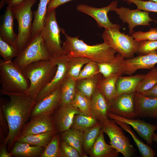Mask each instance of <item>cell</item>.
<instances>
[{"label":"cell","instance_id":"44","mask_svg":"<svg viewBox=\"0 0 157 157\" xmlns=\"http://www.w3.org/2000/svg\"><path fill=\"white\" fill-rule=\"evenodd\" d=\"M61 157H81L78 151L65 141L60 142Z\"/></svg>","mask_w":157,"mask_h":157},{"label":"cell","instance_id":"46","mask_svg":"<svg viewBox=\"0 0 157 157\" xmlns=\"http://www.w3.org/2000/svg\"><path fill=\"white\" fill-rule=\"evenodd\" d=\"M6 122L7 121L3 116L1 108H0V128L2 129L4 134L6 133L8 135L9 131V127L8 123Z\"/></svg>","mask_w":157,"mask_h":157},{"label":"cell","instance_id":"12","mask_svg":"<svg viewBox=\"0 0 157 157\" xmlns=\"http://www.w3.org/2000/svg\"><path fill=\"white\" fill-rule=\"evenodd\" d=\"M117 1H113L107 6L96 8L85 4H80L76 8L79 11L86 14L93 18L96 21L99 27L109 29L120 27L119 24H113L110 20L107 15L110 11H114L117 8Z\"/></svg>","mask_w":157,"mask_h":157},{"label":"cell","instance_id":"7","mask_svg":"<svg viewBox=\"0 0 157 157\" xmlns=\"http://www.w3.org/2000/svg\"><path fill=\"white\" fill-rule=\"evenodd\" d=\"M51 59L40 32L31 37L27 44L19 52L13 61L22 69L27 65L34 62L50 60Z\"/></svg>","mask_w":157,"mask_h":157},{"label":"cell","instance_id":"22","mask_svg":"<svg viewBox=\"0 0 157 157\" xmlns=\"http://www.w3.org/2000/svg\"><path fill=\"white\" fill-rule=\"evenodd\" d=\"M104 132L101 130L92 147L88 153L91 157H117L119 153L105 140Z\"/></svg>","mask_w":157,"mask_h":157},{"label":"cell","instance_id":"39","mask_svg":"<svg viewBox=\"0 0 157 157\" xmlns=\"http://www.w3.org/2000/svg\"><path fill=\"white\" fill-rule=\"evenodd\" d=\"M19 51L16 47L12 45L0 37V55L5 61H9L17 56Z\"/></svg>","mask_w":157,"mask_h":157},{"label":"cell","instance_id":"14","mask_svg":"<svg viewBox=\"0 0 157 157\" xmlns=\"http://www.w3.org/2000/svg\"><path fill=\"white\" fill-rule=\"evenodd\" d=\"M134 93L118 95L110 103L108 112L128 118L137 116L134 103Z\"/></svg>","mask_w":157,"mask_h":157},{"label":"cell","instance_id":"13","mask_svg":"<svg viewBox=\"0 0 157 157\" xmlns=\"http://www.w3.org/2000/svg\"><path fill=\"white\" fill-rule=\"evenodd\" d=\"M114 11L119 16V18L123 23H127L129 25V35L133 33V28L139 26H149L151 21H157L152 19L149 16L148 12L144 11L137 8L135 10H131L129 8L121 7L116 8Z\"/></svg>","mask_w":157,"mask_h":157},{"label":"cell","instance_id":"2","mask_svg":"<svg viewBox=\"0 0 157 157\" xmlns=\"http://www.w3.org/2000/svg\"><path fill=\"white\" fill-rule=\"evenodd\" d=\"M61 32L65 37L62 48L65 55L69 58L83 57L98 64L111 62L115 58L116 51L104 42L89 45L79 39L78 36H69L63 28H61Z\"/></svg>","mask_w":157,"mask_h":157},{"label":"cell","instance_id":"45","mask_svg":"<svg viewBox=\"0 0 157 157\" xmlns=\"http://www.w3.org/2000/svg\"><path fill=\"white\" fill-rule=\"evenodd\" d=\"M72 0H51L47 7V12L55 10L59 6Z\"/></svg>","mask_w":157,"mask_h":157},{"label":"cell","instance_id":"36","mask_svg":"<svg viewBox=\"0 0 157 157\" xmlns=\"http://www.w3.org/2000/svg\"><path fill=\"white\" fill-rule=\"evenodd\" d=\"M157 84V67L152 69L145 74L139 82L136 92L142 93L152 88Z\"/></svg>","mask_w":157,"mask_h":157},{"label":"cell","instance_id":"5","mask_svg":"<svg viewBox=\"0 0 157 157\" xmlns=\"http://www.w3.org/2000/svg\"><path fill=\"white\" fill-rule=\"evenodd\" d=\"M37 0H24L12 8L14 19L18 24V33L16 47L19 52L29 41L31 34L33 6Z\"/></svg>","mask_w":157,"mask_h":157},{"label":"cell","instance_id":"4","mask_svg":"<svg viewBox=\"0 0 157 157\" xmlns=\"http://www.w3.org/2000/svg\"><path fill=\"white\" fill-rule=\"evenodd\" d=\"M1 91L11 93L26 92L30 81L22 70L13 61L0 60Z\"/></svg>","mask_w":157,"mask_h":157},{"label":"cell","instance_id":"28","mask_svg":"<svg viewBox=\"0 0 157 157\" xmlns=\"http://www.w3.org/2000/svg\"><path fill=\"white\" fill-rule=\"evenodd\" d=\"M76 81L67 76L60 87V106L72 104L76 93Z\"/></svg>","mask_w":157,"mask_h":157},{"label":"cell","instance_id":"32","mask_svg":"<svg viewBox=\"0 0 157 157\" xmlns=\"http://www.w3.org/2000/svg\"><path fill=\"white\" fill-rule=\"evenodd\" d=\"M99 73L91 78L83 79L76 81V89L88 97L91 98L98 87L99 83L103 77Z\"/></svg>","mask_w":157,"mask_h":157},{"label":"cell","instance_id":"21","mask_svg":"<svg viewBox=\"0 0 157 157\" xmlns=\"http://www.w3.org/2000/svg\"><path fill=\"white\" fill-rule=\"evenodd\" d=\"M14 19L12 8L7 6L2 18L0 26V37L9 44L17 47V34L14 31Z\"/></svg>","mask_w":157,"mask_h":157},{"label":"cell","instance_id":"37","mask_svg":"<svg viewBox=\"0 0 157 157\" xmlns=\"http://www.w3.org/2000/svg\"><path fill=\"white\" fill-rule=\"evenodd\" d=\"M71 104L78 108L81 112L92 115L90 110L91 98L80 91L76 90L75 99Z\"/></svg>","mask_w":157,"mask_h":157},{"label":"cell","instance_id":"19","mask_svg":"<svg viewBox=\"0 0 157 157\" xmlns=\"http://www.w3.org/2000/svg\"><path fill=\"white\" fill-rule=\"evenodd\" d=\"M134 100L137 116L157 117V98L148 97L136 92L134 94Z\"/></svg>","mask_w":157,"mask_h":157},{"label":"cell","instance_id":"17","mask_svg":"<svg viewBox=\"0 0 157 157\" xmlns=\"http://www.w3.org/2000/svg\"><path fill=\"white\" fill-rule=\"evenodd\" d=\"M60 87L45 97L36 101L32 109L30 117L44 114H52L60 106Z\"/></svg>","mask_w":157,"mask_h":157},{"label":"cell","instance_id":"11","mask_svg":"<svg viewBox=\"0 0 157 157\" xmlns=\"http://www.w3.org/2000/svg\"><path fill=\"white\" fill-rule=\"evenodd\" d=\"M53 131L56 130L52 114H41L31 118L22 128L17 140L28 135Z\"/></svg>","mask_w":157,"mask_h":157},{"label":"cell","instance_id":"29","mask_svg":"<svg viewBox=\"0 0 157 157\" xmlns=\"http://www.w3.org/2000/svg\"><path fill=\"white\" fill-rule=\"evenodd\" d=\"M56 133V131H53L28 135L17 139L16 141L27 143L31 146L45 148Z\"/></svg>","mask_w":157,"mask_h":157},{"label":"cell","instance_id":"24","mask_svg":"<svg viewBox=\"0 0 157 157\" xmlns=\"http://www.w3.org/2000/svg\"><path fill=\"white\" fill-rule=\"evenodd\" d=\"M123 74L118 73L103 77L100 80L98 87L108 101L110 103L118 96L116 84L118 78Z\"/></svg>","mask_w":157,"mask_h":157},{"label":"cell","instance_id":"10","mask_svg":"<svg viewBox=\"0 0 157 157\" xmlns=\"http://www.w3.org/2000/svg\"><path fill=\"white\" fill-rule=\"evenodd\" d=\"M69 58L65 55L60 58L52 59L56 64L57 68L55 75L36 96V101L49 95L60 87L67 76Z\"/></svg>","mask_w":157,"mask_h":157},{"label":"cell","instance_id":"23","mask_svg":"<svg viewBox=\"0 0 157 157\" xmlns=\"http://www.w3.org/2000/svg\"><path fill=\"white\" fill-rule=\"evenodd\" d=\"M144 75L138 74L127 76H120L116 84L117 95L136 92L139 82Z\"/></svg>","mask_w":157,"mask_h":157},{"label":"cell","instance_id":"33","mask_svg":"<svg viewBox=\"0 0 157 157\" xmlns=\"http://www.w3.org/2000/svg\"><path fill=\"white\" fill-rule=\"evenodd\" d=\"M99 122L92 115L81 112L74 116L70 128L84 131L95 126Z\"/></svg>","mask_w":157,"mask_h":157},{"label":"cell","instance_id":"48","mask_svg":"<svg viewBox=\"0 0 157 157\" xmlns=\"http://www.w3.org/2000/svg\"><path fill=\"white\" fill-rule=\"evenodd\" d=\"M6 144H3L1 145L0 149V157H12L13 156L10 152H8L6 148Z\"/></svg>","mask_w":157,"mask_h":157},{"label":"cell","instance_id":"50","mask_svg":"<svg viewBox=\"0 0 157 157\" xmlns=\"http://www.w3.org/2000/svg\"><path fill=\"white\" fill-rule=\"evenodd\" d=\"M152 139L153 141L157 143V134L154 133L153 134Z\"/></svg>","mask_w":157,"mask_h":157},{"label":"cell","instance_id":"51","mask_svg":"<svg viewBox=\"0 0 157 157\" xmlns=\"http://www.w3.org/2000/svg\"><path fill=\"white\" fill-rule=\"evenodd\" d=\"M150 1H154L156 3H157V0H150Z\"/></svg>","mask_w":157,"mask_h":157},{"label":"cell","instance_id":"42","mask_svg":"<svg viewBox=\"0 0 157 157\" xmlns=\"http://www.w3.org/2000/svg\"><path fill=\"white\" fill-rule=\"evenodd\" d=\"M139 42V47L136 53L146 55L157 51V41L142 40Z\"/></svg>","mask_w":157,"mask_h":157},{"label":"cell","instance_id":"35","mask_svg":"<svg viewBox=\"0 0 157 157\" xmlns=\"http://www.w3.org/2000/svg\"><path fill=\"white\" fill-rule=\"evenodd\" d=\"M90 61L88 58L82 57L69 58L67 76L77 81L83 66Z\"/></svg>","mask_w":157,"mask_h":157},{"label":"cell","instance_id":"31","mask_svg":"<svg viewBox=\"0 0 157 157\" xmlns=\"http://www.w3.org/2000/svg\"><path fill=\"white\" fill-rule=\"evenodd\" d=\"M114 120L117 124L131 135L142 157H154L155 156L156 154L155 151L151 147L146 144L139 139L132 130L129 125L119 121Z\"/></svg>","mask_w":157,"mask_h":157},{"label":"cell","instance_id":"25","mask_svg":"<svg viewBox=\"0 0 157 157\" xmlns=\"http://www.w3.org/2000/svg\"><path fill=\"white\" fill-rule=\"evenodd\" d=\"M125 58L118 53L112 61L107 63L98 64L99 72L103 77H106L112 74L121 73L126 74V69L124 63Z\"/></svg>","mask_w":157,"mask_h":157},{"label":"cell","instance_id":"49","mask_svg":"<svg viewBox=\"0 0 157 157\" xmlns=\"http://www.w3.org/2000/svg\"><path fill=\"white\" fill-rule=\"evenodd\" d=\"M8 6L13 8L19 4L24 0H5Z\"/></svg>","mask_w":157,"mask_h":157},{"label":"cell","instance_id":"38","mask_svg":"<svg viewBox=\"0 0 157 157\" xmlns=\"http://www.w3.org/2000/svg\"><path fill=\"white\" fill-rule=\"evenodd\" d=\"M60 142L59 135L56 133L45 148L41 157H61Z\"/></svg>","mask_w":157,"mask_h":157},{"label":"cell","instance_id":"3","mask_svg":"<svg viewBox=\"0 0 157 157\" xmlns=\"http://www.w3.org/2000/svg\"><path fill=\"white\" fill-rule=\"evenodd\" d=\"M57 68L56 63L51 60L35 62L23 68L24 74L30 81L26 94L35 99L40 91L53 78Z\"/></svg>","mask_w":157,"mask_h":157},{"label":"cell","instance_id":"40","mask_svg":"<svg viewBox=\"0 0 157 157\" xmlns=\"http://www.w3.org/2000/svg\"><path fill=\"white\" fill-rule=\"evenodd\" d=\"M99 73L98 63L90 61L87 63L81 70L77 81L91 78Z\"/></svg>","mask_w":157,"mask_h":157},{"label":"cell","instance_id":"20","mask_svg":"<svg viewBox=\"0 0 157 157\" xmlns=\"http://www.w3.org/2000/svg\"><path fill=\"white\" fill-rule=\"evenodd\" d=\"M110 104L97 87L91 97L90 110L92 116L101 123L108 119Z\"/></svg>","mask_w":157,"mask_h":157},{"label":"cell","instance_id":"8","mask_svg":"<svg viewBox=\"0 0 157 157\" xmlns=\"http://www.w3.org/2000/svg\"><path fill=\"white\" fill-rule=\"evenodd\" d=\"M120 28L105 29L102 35L104 42L125 59L132 58L138 48L139 41L132 35L120 32Z\"/></svg>","mask_w":157,"mask_h":157},{"label":"cell","instance_id":"1","mask_svg":"<svg viewBox=\"0 0 157 157\" xmlns=\"http://www.w3.org/2000/svg\"><path fill=\"white\" fill-rule=\"evenodd\" d=\"M9 98L0 100V108L9 127L8 133L3 144L10 149L14 145L21 129L30 117L32 109L36 101L26 92L11 93L1 91Z\"/></svg>","mask_w":157,"mask_h":157},{"label":"cell","instance_id":"15","mask_svg":"<svg viewBox=\"0 0 157 157\" xmlns=\"http://www.w3.org/2000/svg\"><path fill=\"white\" fill-rule=\"evenodd\" d=\"M80 112L71 104L59 106L52 114L56 133H61L69 129L74 116Z\"/></svg>","mask_w":157,"mask_h":157},{"label":"cell","instance_id":"27","mask_svg":"<svg viewBox=\"0 0 157 157\" xmlns=\"http://www.w3.org/2000/svg\"><path fill=\"white\" fill-rule=\"evenodd\" d=\"M60 134V139L76 149L81 157H87L83 149V131L70 128Z\"/></svg>","mask_w":157,"mask_h":157},{"label":"cell","instance_id":"26","mask_svg":"<svg viewBox=\"0 0 157 157\" xmlns=\"http://www.w3.org/2000/svg\"><path fill=\"white\" fill-rule=\"evenodd\" d=\"M45 149L44 147L31 146L27 143L17 141L10 152L13 156L15 157H41Z\"/></svg>","mask_w":157,"mask_h":157},{"label":"cell","instance_id":"30","mask_svg":"<svg viewBox=\"0 0 157 157\" xmlns=\"http://www.w3.org/2000/svg\"><path fill=\"white\" fill-rule=\"evenodd\" d=\"M50 0H40L37 10L33 13L31 37L40 32L47 12V7Z\"/></svg>","mask_w":157,"mask_h":157},{"label":"cell","instance_id":"34","mask_svg":"<svg viewBox=\"0 0 157 157\" xmlns=\"http://www.w3.org/2000/svg\"><path fill=\"white\" fill-rule=\"evenodd\" d=\"M101 130V123L99 122L95 126L83 131L82 147L86 154H88Z\"/></svg>","mask_w":157,"mask_h":157},{"label":"cell","instance_id":"43","mask_svg":"<svg viewBox=\"0 0 157 157\" xmlns=\"http://www.w3.org/2000/svg\"><path fill=\"white\" fill-rule=\"evenodd\" d=\"M131 35L138 41L142 40L157 41V28H151L149 31L145 32L134 31Z\"/></svg>","mask_w":157,"mask_h":157},{"label":"cell","instance_id":"47","mask_svg":"<svg viewBox=\"0 0 157 157\" xmlns=\"http://www.w3.org/2000/svg\"><path fill=\"white\" fill-rule=\"evenodd\" d=\"M140 93L148 97L157 98V84L149 90Z\"/></svg>","mask_w":157,"mask_h":157},{"label":"cell","instance_id":"6","mask_svg":"<svg viewBox=\"0 0 157 157\" xmlns=\"http://www.w3.org/2000/svg\"><path fill=\"white\" fill-rule=\"evenodd\" d=\"M61 28L57 21L55 10L47 12L40 33L51 59L66 55L61 45Z\"/></svg>","mask_w":157,"mask_h":157},{"label":"cell","instance_id":"16","mask_svg":"<svg viewBox=\"0 0 157 157\" xmlns=\"http://www.w3.org/2000/svg\"><path fill=\"white\" fill-rule=\"evenodd\" d=\"M109 118L120 121L131 126L138 133L150 146L153 144V134L157 129L155 125L146 122L139 119L122 117L111 113H108Z\"/></svg>","mask_w":157,"mask_h":157},{"label":"cell","instance_id":"18","mask_svg":"<svg viewBox=\"0 0 157 157\" xmlns=\"http://www.w3.org/2000/svg\"><path fill=\"white\" fill-rule=\"evenodd\" d=\"M126 74L132 75L140 69H151L157 63V51L146 55H140L129 59H125Z\"/></svg>","mask_w":157,"mask_h":157},{"label":"cell","instance_id":"41","mask_svg":"<svg viewBox=\"0 0 157 157\" xmlns=\"http://www.w3.org/2000/svg\"><path fill=\"white\" fill-rule=\"evenodd\" d=\"M126 1L128 4L133 3L136 5L139 9L147 12L157 13V3L151 1L142 0H122Z\"/></svg>","mask_w":157,"mask_h":157},{"label":"cell","instance_id":"9","mask_svg":"<svg viewBox=\"0 0 157 157\" xmlns=\"http://www.w3.org/2000/svg\"><path fill=\"white\" fill-rule=\"evenodd\" d=\"M101 131L108 136L110 145L124 157H130L134 154L133 145L122 129L115 121L109 118L101 123Z\"/></svg>","mask_w":157,"mask_h":157}]
</instances>
